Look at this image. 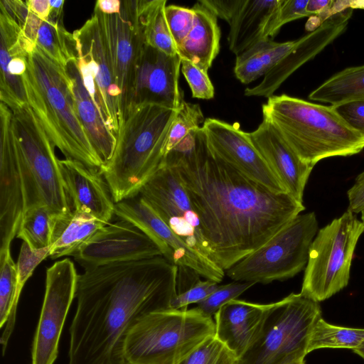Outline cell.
I'll return each mask as SVG.
<instances>
[{
  "label": "cell",
  "instance_id": "37",
  "mask_svg": "<svg viewBox=\"0 0 364 364\" xmlns=\"http://www.w3.org/2000/svg\"><path fill=\"white\" fill-rule=\"evenodd\" d=\"M205 119L200 107L198 104L183 100L169 133L166 156L191 133L200 128Z\"/></svg>",
  "mask_w": 364,
  "mask_h": 364
},
{
  "label": "cell",
  "instance_id": "43",
  "mask_svg": "<svg viewBox=\"0 0 364 364\" xmlns=\"http://www.w3.org/2000/svg\"><path fill=\"white\" fill-rule=\"evenodd\" d=\"M331 106L351 129L364 136V98Z\"/></svg>",
  "mask_w": 364,
  "mask_h": 364
},
{
  "label": "cell",
  "instance_id": "2",
  "mask_svg": "<svg viewBox=\"0 0 364 364\" xmlns=\"http://www.w3.org/2000/svg\"><path fill=\"white\" fill-rule=\"evenodd\" d=\"M176 272L177 265L156 256L78 274L68 364H127L129 332L146 315L171 309Z\"/></svg>",
  "mask_w": 364,
  "mask_h": 364
},
{
  "label": "cell",
  "instance_id": "51",
  "mask_svg": "<svg viewBox=\"0 0 364 364\" xmlns=\"http://www.w3.org/2000/svg\"><path fill=\"white\" fill-rule=\"evenodd\" d=\"M323 21L318 15H311L309 17L305 28L309 33L317 30L322 24Z\"/></svg>",
  "mask_w": 364,
  "mask_h": 364
},
{
  "label": "cell",
  "instance_id": "22",
  "mask_svg": "<svg viewBox=\"0 0 364 364\" xmlns=\"http://www.w3.org/2000/svg\"><path fill=\"white\" fill-rule=\"evenodd\" d=\"M60 166L73 210L86 212L108 224L114 215V202L100 171L69 159Z\"/></svg>",
  "mask_w": 364,
  "mask_h": 364
},
{
  "label": "cell",
  "instance_id": "18",
  "mask_svg": "<svg viewBox=\"0 0 364 364\" xmlns=\"http://www.w3.org/2000/svg\"><path fill=\"white\" fill-rule=\"evenodd\" d=\"M156 256H163L159 245L134 224L119 219L106 225L73 257L88 270Z\"/></svg>",
  "mask_w": 364,
  "mask_h": 364
},
{
  "label": "cell",
  "instance_id": "48",
  "mask_svg": "<svg viewBox=\"0 0 364 364\" xmlns=\"http://www.w3.org/2000/svg\"><path fill=\"white\" fill-rule=\"evenodd\" d=\"M26 1L29 10L33 14L43 20L48 17L51 10L50 0H28Z\"/></svg>",
  "mask_w": 364,
  "mask_h": 364
},
{
  "label": "cell",
  "instance_id": "10",
  "mask_svg": "<svg viewBox=\"0 0 364 364\" xmlns=\"http://www.w3.org/2000/svg\"><path fill=\"white\" fill-rule=\"evenodd\" d=\"M14 127L23 154L32 186L42 206L54 215L73 210L55 145L28 103L11 110Z\"/></svg>",
  "mask_w": 364,
  "mask_h": 364
},
{
  "label": "cell",
  "instance_id": "54",
  "mask_svg": "<svg viewBox=\"0 0 364 364\" xmlns=\"http://www.w3.org/2000/svg\"><path fill=\"white\" fill-rule=\"evenodd\" d=\"M290 364H305V360H304V359H301V360L294 361Z\"/></svg>",
  "mask_w": 364,
  "mask_h": 364
},
{
  "label": "cell",
  "instance_id": "4",
  "mask_svg": "<svg viewBox=\"0 0 364 364\" xmlns=\"http://www.w3.org/2000/svg\"><path fill=\"white\" fill-rule=\"evenodd\" d=\"M22 75L27 102L55 146L65 159L100 172L103 164L81 124L74 102L70 77L36 46L26 57Z\"/></svg>",
  "mask_w": 364,
  "mask_h": 364
},
{
  "label": "cell",
  "instance_id": "40",
  "mask_svg": "<svg viewBox=\"0 0 364 364\" xmlns=\"http://www.w3.org/2000/svg\"><path fill=\"white\" fill-rule=\"evenodd\" d=\"M255 284L248 282H235L218 288L208 297L197 304V308L207 316H212L225 304L236 299L247 289Z\"/></svg>",
  "mask_w": 364,
  "mask_h": 364
},
{
  "label": "cell",
  "instance_id": "45",
  "mask_svg": "<svg viewBox=\"0 0 364 364\" xmlns=\"http://www.w3.org/2000/svg\"><path fill=\"white\" fill-rule=\"evenodd\" d=\"M243 0H201L203 6L213 13L217 18L226 21L228 24L232 21Z\"/></svg>",
  "mask_w": 364,
  "mask_h": 364
},
{
  "label": "cell",
  "instance_id": "46",
  "mask_svg": "<svg viewBox=\"0 0 364 364\" xmlns=\"http://www.w3.org/2000/svg\"><path fill=\"white\" fill-rule=\"evenodd\" d=\"M347 211L361 213L364 211V171L355 178L354 183L347 191Z\"/></svg>",
  "mask_w": 364,
  "mask_h": 364
},
{
  "label": "cell",
  "instance_id": "32",
  "mask_svg": "<svg viewBox=\"0 0 364 364\" xmlns=\"http://www.w3.org/2000/svg\"><path fill=\"white\" fill-rule=\"evenodd\" d=\"M309 97L331 105L364 98V65L337 73L312 91Z\"/></svg>",
  "mask_w": 364,
  "mask_h": 364
},
{
  "label": "cell",
  "instance_id": "3",
  "mask_svg": "<svg viewBox=\"0 0 364 364\" xmlns=\"http://www.w3.org/2000/svg\"><path fill=\"white\" fill-rule=\"evenodd\" d=\"M178 109L131 105L122 115L111 159L101 169L114 203L139 193L165 164L169 133Z\"/></svg>",
  "mask_w": 364,
  "mask_h": 364
},
{
  "label": "cell",
  "instance_id": "28",
  "mask_svg": "<svg viewBox=\"0 0 364 364\" xmlns=\"http://www.w3.org/2000/svg\"><path fill=\"white\" fill-rule=\"evenodd\" d=\"M281 0H243L229 23L228 41L237 56L262 39L264 28Z\"/></svg>",
  "mask_w": 364,
  "mask_h": 364
},
{
  "label": "cell",
  "instance_id": "25",
  "mask_svg": "<svg viewBox=\"0 0 364 364\" xmlns=\"http://www.w3.org/2000/svg\"><path fill=\"white\" fill-rule=\"evenodd\" d=\"M65 67L70 77L77 115L104 166L112 156L117 138L84 85L77 58L70 60Z\"/></svg>",
  "mask_w": 364,
  "mask_h": 364
},
{
  "label": "cell",
  "instance_id": "36",
  "mask_svg": "<svg viewBox=\"0 0 364 364\" xmlns=\"http://www.w3.org/2000/svg\"><path fill=\"white\" fill-rule=\"evenodd\" d=\"M17 284L16 263L11 248L0 251V328L5 326L11 314Z\"/></svg>",
  "mask_w": 364,
  "mask_h": 364
},
{
  "label": "cell",
  "instance_id": "19",
  "mask_svg": "<svg viewBox=\"0 0 364 364\" xmlns=\"http://www.w3.org/2000/svg\"><path fill=\"white\" fill-rule=\"evenodd\" d=\"M181 64L178 55H167L145 43L137 66L131 105L156 104L178 109L184 100L178 81Z\"/></svg>",
  "mask_w": 364,
  "mask_h": 364
},
{
  "label": "cell",
  "instance_id": "11",
  "mask_svg": "<svg viewBox=\"0 0 364 364\" xmlns=\"http://www.w3.org/2000/svg\"><path fill=\"white\" fill-rule=\"evenodd\" d=\"M0 251L11 248L24 214L41 206L13 122L11 110L0 105Z\"/></svg>",
  "mask_w": 364,
  "mask_h": 364
},
{
  "label": "cell",
  "instance_id": "30",
  "mask_svg": "<svg viewBox=\"0 0 364 364\" xmlns=\"http://www.w3.org/2000/svg\"><path fill=\"white\" fill-rule=\"evenodd\" d=\"M51 7V6H50ZM63 6L51 7L48 17L39 26L35 44L52 60L63 66L77 58L76 41L73 33L63 23Z\"/></svg>",
  "mask_w": 364,
  "mask_h": 364
},
{
  "label": "cell",
  "instance_id": "49",
  "mask_svg": "<svg viewBox=\"0 0 364 364\" xmlns=\"http://www.w3.org/2000/svg\"><path fill=\"white\" fill-rule=\"evenodd\" d=\"M122 1L120 0H98L95 3L99 10L107 15L119 14L121 10Z\"/></svg>",
  "mask_w": 364,
  "mask_h": 364
},
{
  "label": "cell",
  "instance_id": "6",
  "mask_svg": "<svg viewBox=\"0 0 364 364\" xmlns=\"http://www.w3.org/2000/svg\"><path fill=\"white\" fill-rule=\"evenodd\" d=\"M215 332L212 316L197 307L153 312L129 332L124 359L127 364H177Z\"/></svg>",
  "mask_w": 364,
  "mask_h": 364
},
{
  "label": "cell",
  "instance_id": "34",
  "mask_svg": "<svg viewBox=\"0 0 364 364\" xmlns=\"http://www.w3.org/2000/svg\"><path fill=\"white\" fill-rule=\"evenodd\" d=\"M50 247L32 249L26 242L21 245L18 258L16 262L17 284L15 299L9 319L5 325L0 341L2 346V354H5L8 342L14 331L16 321L17 306L21 291L31 277L37 266L48 257Z\"/></svg>",
  "mask_w": 364,
  "mask_h": 364
},
{
  "label": "cell",
  "instance_id": "14",
  "mask_svg": "<svg viewBox=\"0 0 364 364\" xmlns=\"http://www.w3.org/2000/svg\"><path fill=\"white\" fill-rule=\"evenodd\" d=\"M77 277L74 263L68 258L47 268L44 299L32 345L31 364H53L57 358L61 332L75 298Z\"/></svg>",
  "mask_w": 364,
  "mask_h": 364
},
{
  "label": "cell",
  "instance_id": "26",
  "mask_svg": "<svg viewBox=\"0 0 364 364\" xmlns=\"http://www.w3.org/2000/svg\"><path fill=\"white\" fill-rule=\"evenodd\" d=\"M192 8L193 25L178 48V55L208 71L220 51V30L217 16L200 1Z\"/></svg>",
  "mask_w": 364,
  "mask_h": 364
},
{
  "label": "cell",
  "instance_id": "8",
  "mask_svg": "<svg viewBox=\"0 0 364 364\" xmlns=\"http://www.w3.org/2000/svg\"><path fill=\"white\" fill-rule=\"evenodd\" d=\"M363 232L364 223L349 211L319 229L309 247L300 293L320 302L346 287Z\"/></svg>",
  "mask_w": 364,
  "mask_h": 364
},
{
  "label": "cell",
  "instance_id": "53",
  "mask_svg": "<svg viewBox=\"0 0 364 364\" xmlns=\"http://www.w3.org/2000/svg\"><path fill=\"white\" fill-rule=\"evenodd\" d=\"M353 351L364 359V341L358 348L353 349Z\"/></svg>",
  "mask_w": 364,
  "mask_h": 364
},
{
  "label": "cell",
  "instance_id": "20",
  "mask_svg": "<svg viewBox=\"0 0 364 364\" xmlns=\"http://www.w3.org/2000/svg\"><path fill=\"white\" fill-rule=\"evenodd\" d=\"M352 9L333 15L316 31L296 40L292 50L253 87L245 90V95L269 98L280 85L302 65L314 58L347 28Z\"/></svg>",
  "mask_w": 364,
  "mask_h": 364
},
{
  "label": "cell",
  "instance_id": "23",
  "mask_svg": "<svg viewBox=\"0 0 364 364\" xmlns=\"http://www.w3.org/2000/svg\"><path fill=\"white\" fill-rule=\"evenodd\" d=\"M18 25L0 15V99L11 110L28 103L22 75L27 70L26 50Z\"/></svg>",
  "mask_w": 364,
  "mask_h": 364
},
{
  "label": "cell",
  "instance_id": "21",
  "mask_svg": "<svg viewBox=\"0 0 364 364\" xmlns=\"http://www.w3.org/2000/svg\"><path fill=\"white\" fill-rule=\"evenodd\" d=\"M247 135L286 191L303 203L304 189L314 166L304 163L274 127L264 119Z\"/></svg>",
  "mask_w": 364,
  "mask_h": 364
},
{
  "label": "cell",
  "instance_id": "15",
  "mask_svg": "<svg viewBox=\"0 0 364 364\" xmlns=\"http://www.w3.org/2000/svg\"><path fill=\"white\" fill-rule=\"evenodd\" d=\"M114 215L132 223L147 235L171 263L188 267L200 277L217 283L223 279L225 271L188 247L139 193L115 203Z\"/></svg>",
  "mask_w": 364,
  "mask_h": 364
},
{
  "label": "cell",
  "instance_id": "9",
  "mask_svg": "<svg viewBox=\"0 0 364 364\" xmlns=\"http://www.w3.org/2000/svg\"><path fill=\"white\" fill-rule=\"evenodd\" d=\"M318 230L314 212L299 214L265 244L226 270L235 282L262 284L294 277L306 266Z\"/></svg>",
  "mask_w": 364,
  "mask_h": 364
},
{
  "label": "cell",
  "instance_id": "42",
  "mask_svg": "<svg viewBox=\"0 0 364 364\" xmlns=\"http://www.w3.org/2000/svg\"><path fill=\"white\" fill-rule=\"evenodd\" d=\"M181 70L194 98L210 100L215 95L214 87L204 70L186 59H181Z\"/></svg>",
  "mask_w": 364,
  "mask_h": 364
},
{
  "label": "cell",
  "instance_id": "7",
  "mask_svg": "<svg viewBox=\"0 0 364 364\" xmlns=\"http://www.w3.org/2000/svg\"><path fill=\"white\" fill-rule=\"evenodd\" d=\"M321 317L318 302L301 293L268 304L255 338L236 364H290L304 359Z\"/></svg>",
  "mask_w": 364,
  "mask_h": 364
},
{
  "label": "cell",
  "instance_id": "24",
  "mask_svg": "<svg viewBox=\"0 0 364 364\" xmlns=\"http://www.w3.org/2000/svg\"><path fill=\"white\" fill-rule=\"evenodd\" d=\"M268 304L233 299L215 314V336L237 358L255 338Z\"/></svg>",
  "mask_w": 364,
  "mask_h": 364
},
{
  "label": "cell",
  "instance_id": "52",
  "mask_svg": "<svg viewBox=\"0 0 364 364\" xmlns=\"http://www.w3.org/2000/svg\"><path fill=\"white\" fill-rule=\"evenodd\" d=\"M350 8L364 9V1H350Z\"/></svg>",
  "mask_w": 364,
  "mask_h": 364
},
{
  "label": "cell",
  "instance_id": "47",
  "mask_svg": "<svg viewBox=\"0 0 364 364\" xmlns=\"http://www.w3.org/2000/svg\"><path fill=\"white\" fill-rule=\"evenodd\" d=\"M200 275L194 269L177 265L176 288L177 294L185 292L200 280Z\"/></svg>",
  "mask_w": 364,
  "mask_h": 364
},
{
  "label": "cell",
  "instance_id": "41",
  "mask_svg": "<svg viewBox=\"0 0 364 364\" xmlns=\"http://www.w3.org/2000/svg\"><path fill=\"white\" fill-rule=\"evenodd\" d=\"M165 15L168 26L177 49L191 30L194 21L193 8L166 5Z\"/></svg>",
  "mask_w": 364,
  "mask_h": 364
},
{
  "label": "cell",
  "instance_id": "1",
  "mask_svg": "<svg viewBox=\"0 0 364 364\" xmlns=\"http://www.w3.org/2000/svg\"><path fill=\"white\" fill-rule=\"evenodd\" d=\"M197 213L213 262L224 271L259 248L305 210L288 193L251 180L210 150L201 127L166 156Z\"/></svg>",
  "mask_w": 364,
  "mask_h": 364
},
{
  "label": "cell",
  "instance_id": "29",
  "mask_svg": "<svg viewBox=\"0 0 364 364\" xmlns=\"http://www.w3.org/2000/svg\"><path fill=\"white\" fill-rule=\"evenodd\" d=\"M296 40L284 43L264 38L236 56L234 73L241 82L249 84L265 75L294 47Z\"/></svg>",
  "mask_w": 364,
  "mask_h": 364
},
{
  "label": "cell",
  "instance_id": "12",
  "mask_svg": "<svg viewBox=\"0 0 364 364\" xmlns=\"http://www.w3.org/2000/svg\"><path fill=\"white\" fill-rule=\"evenodd\" d=\"M138 193L188 247L213 261L200 218L187 192L166 162Z\"/></svg>",
  "mask_w": 364,
  "mask_h": 364
},
{
  "label": "cell",
  "instance_id": "5",
  "mask_svg": "<svg viewBox=\"0 0 364 364\" xmlns=\"http://www.w3.org/2000/svg\"><path fill=\"white\" fill-rule=\"evenodd\" d=\"M262 111L263 119L312 166L323 159L349 156L364 149V136L351 129L332 106L282 94L267 98Z\"/></svg>",
  "mask_w": 364,
  "mask_h": 364
},
{
  "label": "cell",
  "instance_id": "16",
  "mask_svg": "<svg viewBox=\"0 0 364 364\" xmlns=\"http://www.w3.org/2000/svg\"><path fill=\"white\" fill-rule=\"evenodd\" d=\"M100 16L110 48L117 84L121 91L122 117L132 103L137 66L146 43L139 21L136 1H122L119 14L107 15L100 11Z\"/></svg>",
  "mask_w": 364,
  "mask_h": 364
},
{
  "label": "cell",
  "instance_id": "44",
  "mask_svg": "<svg viewBox=\"0 0 364 364\" xmlns=\"http://www.w3.org/2000/svg\"><path fill=\"white\" fill-rule=\"evenodd\" d=\"M218 286V283L210 279L200 280L188 290L176 294L171 301V309H184L191 304H198L211 294Z\"/></svg>",
  "mask_w": 364,
  "mask_h": 364
},
{
  "label": "cell",
  "instance_id": "13",
  "mask_svg": "<svg viewBox=\"0 0 364 364\" xmlns=\"http://www.w3.org/2000/svg\"><path fill=\"white\" fill-rule=\"evenodd\" d=\"M73 33L76 41L77 59L92 75L98 107L106 124L117 136L121 117V91L117 84L109 42L97 6H95L91 18Z\"/></svg>",
  "mask_w": 364,
  "mask_h": 364
},
{
  "label": "cell",
  "instance_id": "39",
  "mask_svg": "<svg viewBox=\"0 0 364 364\" xmlns=\"http://www.w3.org/2000/svg\"><path fill=\"white\" fill-rule=\"evenodd\" d=\"M307 4L308 0H281L264 28V38L274 37L280 28L289 22L311 16L306 11Z\"/></svg>",
  "mask_w": 364,
  "mask_h": 364
},
{
  "label": "cell",
  "instance_id": "27",
  "mask_svg": "<svg viewBox=\"0 0 364 364\" xmlns=\"http://www.w3.org/2000/svg\"><path fill=\"white\" fill-rule=\"evenodd\" d=\"M106 225L81 210L55 215L48 257H74Z\"/></svg>",
  "mask_w": 364,
  "mask_h": 364
},
{
  "label": "cell",
  "instance_id": "50",
  "mask_svg": "<svg viewBox=\"0 0 364 364\" xmlns=\"http://www.w3.org/2000/svg\"><path fill=\"white\" fill-rule=\"evenodd\" d=\"M332 0H308L307 12L311 15H317L332 4Z\"/></svg>",
  "mask_w": 364,
  "mask_h": 364
},
{
  "label": "cell",
  "instance_id": "17",
  "mask_svg": "<svg viewBox=\"0 0 364 364\" xmlns=\"http://www.w3.org/2000/svg\"><path fill=\"white\" fill-rule=\"evenodd\" d=\"M210 150L251 180L276 193H287L266 161L236 124L207 118L203 124Z\"/></svg>",
  "mask_w": 364,
  "mask_h": 364
},
{
  "label": "cell",
  "instance_id": "35",
  "mask_svg": "<svg viewBox=\"0 0 364 364\" xmlns=\"http://www.w3.org/2000/svg\"><path fill=\"white\" fill-rule=\"evenodd\" d=\"M54 217L46 206L28 210L22 219L16 237L32 249L50 247Z\"/></svg>",
  "mask_w": 364,
  "mask_h": 364
},
{
  "label": "cell",
  "instance_id": "33",
  "mask_svg": "<svg viewBox=\"0 0 364 364\" xmlns=\"http://www.w3.org/2000/svg\"><path fill=\"white\" fill-rule=\"evenodd\" d=\"M364 341V328L335 326L321 317L311 331L308 353L320 348H358Z\"/></svg>",
  "mask_w": 364,
  "mask_h": 364
},
{
  "label": "cell",
  "instance_id": "38",
  "mask_svg": "<svg viewBox=\"0 0 364 364\" xmlns=\"http://www.w3.org/2000/svg\"><path fill=\"white\" fill-rule=\"evenodd\" d=\"M236 356L213 336L177 364H236Z\"/></svg>",
  "mask_w": 364,
  "mask_h": 364
},
{
  "label": "cell",
  "instance_id": "31",
  "mask_svg": "<svg viewBox=\"0 0 364 364\" xmlns=\"http://www.w3.org/2000/svg\"><path fill=\"white\" fill-rule=\"evenodd\" d=\"M166 0H136L139 21L147 45L167 55H177L166 18Z\"/></svg>",
  "mask_w": 364,
  "mask_h": 364
}]
</instances>
